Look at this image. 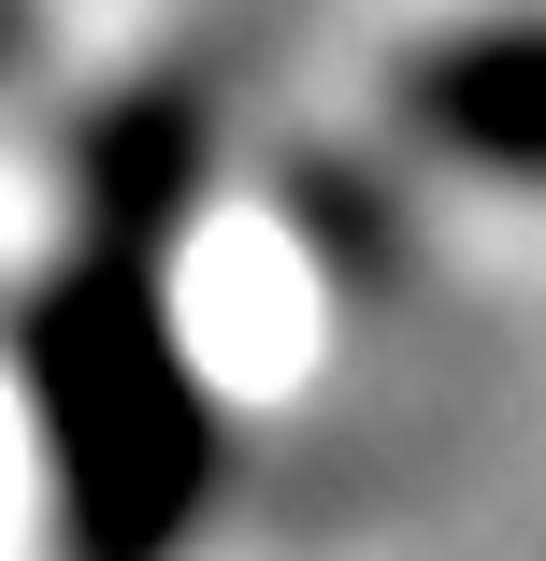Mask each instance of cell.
<instances>
[{
	"mask_svg": "<svg viewBox=\"0 0 546 561\" xmlns=\"http://www.w3.org/2000/svg\"><path fill=\"white\" fill-rule=\"evenodd\" d=\"M15 375L44 417V490H58V561H187V533L231 490V417H216L159 274L86 260L30 288Z\"/></svg>",
	"mask_w": 546,
	"mask_h": 561,
	"instance_id": "1",
	"label": "cell"
},
{
	"mask_svg": "<svg viewBox=\"0 0 546 561\" xmlns=\"http://www.w3.org/2000/svg\"><path fill=\"white\" fill-rule=\"evenodd\" d=\"M216 145H231V101H216V72H144L130 101H101V116L72 130L86 260L159 274V260H173V231L201 216V187H216Z\"/></svg>",
	"mask_w": 546,
	"mask_h": 561,
	"instance_id": "2",
	"label": "cell"
},
{
	"mask_svg": "<svg viewBox=\"0 0 546 561\" xmlns=\"http://www.w3.org/2000/svg\"><path fill=\"white\" fill-rule=\"evenodd\" d=\"M388 116L489 187H546V15H489V30L417 44L388 72Z\"/></svg>",
	"mask_w": 546,
	"mask_h": 561,
	"instance_id": "3",
	"label": "cell"
},
{
	"mask_svg": "<svg viewBox=\"0 0 546 561\" xmlns=\"http://www.w3.org/2000/svg\"><path fill=\"white\" fill-rule=\"evenodd\" d=\"M30 44H44V15H30V0H0V72H15Z\"/></svg>",
	"mask_w": 546,
	"mask_h": 561,
	"instance_id": "4",
	"label": "cell"
}]
</instances>
